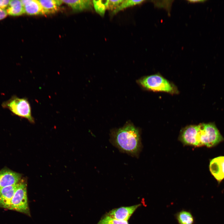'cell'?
Here are the masks:
<instances>
[{
	"label": "cell",
	"mask_w": 224,
	"mask_h": 224,
	"mask_svg": "<svg viewBox=\"0 0 224 224\" xmlns=\"http://www.w3.org/2000/svg\"><path fill=\"white\" fill-rule=\"evenodd\" d=\"M110 141L120 152L132 156H137L141 148L139 129L130 122L122 127L112 129Z\"/></svg>",
	"instance_id": "1"
},
{
	"label": "cell",
	"mask_w": 224,
	"mask_h": 224,
	"mask_svg": "<svg viewBox=\"0 0 224 224\" xmlns=\"http://www.w3.org/2000/svg\"><path fill=\"white\" fill-rule=\"evenodd\" d=\"M2 105L3 108L8 109L15 115L26 119L31 123H35L30 103L26 98L13 96L3 102Z\"/></svg>",
	"instance_id": "2"
},
{
	"label": "cell",
	"mask_w": 224,
	"mask_h": 224,
	"mask_svg": "<svg viewBox=\"0 0 224 224\" xmlns=\"http://www.w3.org/2000/svg\"><path fill=\"white\" fill-rule=\"evenodd\" d=\"M27 183L21 180L11 200L9 209L14 210L30 216L27 196Z\"/></svg>",
	"instance_id": "3"
},
{
	"label": "cell",
	"mask_w": 224,
	"mask_h": 224,
	"mask_svg": "<svg viewBox=\"0 0 224 224\" xmlns=\"http://www.w3.org/2000/svg\"><path fill=\"white\" fill-rule=\"evenodd\" d=\"M143 87L149 90L172 93L174 89L171 84L161 76L154 75L143 77L137 81Z\"/></svg>",
	"instance_id": "4"
},
{
	"label": "cell",
	"mask_w": 224,
	"mask_h": 224,
	"mask_svg": "<svg viewBox=\"0 0 224 224\" xmlns=\"http://www.w3.org/2000/svg\"><path fill=\"white\" fill-rule=\"evenodd\" d=\"M201 142L202 146L213 147L224 140L215 125L212 123L203 124Z\"/></svg>",
	"instance_id": "5"
},
{
	"label": "cell",
	"mask_w": 224,
	"mask_h": 224,
	"mask_svg": "<svg viewBox=\"0 0 224 224\" xmlns=\"http://www.w3.org/2000/svg\"><path fill=\"white\" fill-rule=\"evenodd\" d=\"M141 206L138 204L128 207H122L113 209L105 215L116 219L128 221L136 210Z\"/></svg>",
	"instance_id": "6"
},
{
	"label": "cell",
	"mask_w": 224,
	"mask_h": 224,
	"mask_svg": "<svg viewBox=\"0 0 224 224\" xmlns=\"http://www.w3.org/2000/svg\"><path fill=\"white\" fill-rule=\"evenodd\" d=\"M20 173L8 169L0 171V188L16 184L21 180Z\"/></svg>",
	"instance_id": "7"
},
{
	"label": "cell",
	"mask_w": 224,
	"mask_h": 224,
	"mask_svg": "<svg viewBox=\"0 0 224 224\" xmlns=\"http://www.w3.org/2000/svg\"><path fill=\"white\" fill-rule=\"evenodd\" d=\"M209 169L218 183L224 179V156H219L211 160Z\"/></svg>",
	"instance_id": "8"
},
{
	"label": "cell",
	"mask_w": 224,
	"mask_h": 224,
	"mask_svg": "<svg viewBox=\"0 0 224 224\" xmlns=\"http://www.w3.org/2000/svg\"><path fill=\"white\" fill-rule=\"evenodd\" d=\"M17 184L0 188V206L9 209L12 198L17 187Z\"/></svg>",
	"instance_id": "9"
},
{
	"label": "cell",
	"mask_w": 224,
	"mask_h": 224,
	"mask_svg": "<svg viewBox=\"0 0 224 224\" xmlns=\"http://www.w3.org/2000/svg\"><path fill=\"white\" fill-rule=\"evenodd\" d=\"M23 5L25 13L30 15H43L41 5L39 0H21Z\"/></svg>",
	"instance_id": "10"
},
{
	"label": "cell",
	"mask_w": 224,
	"mask_h": 224,
	"mask_svg": "<svg viewBox=\"0 0 224 224\" xmlns=\"http://www.w3.org/2000/svg\"><path fill=\"white\" fill-rule=\"evenodd\" d=\"M63 3L67 4L76 12H80L92 9L93 1L91 0H62Z\"/></svg>",
	"instance_id": "11"
},
{
	"label": "cell",
	"mask_w": 224,
	"mask_h": 224,
	"mask_svg": "<svg viewBox=\"0 0 224 224\" xmlns=\"http://www.w3.org/2000/svg\"><path fill=\"white\" fill-rule=\"evenodd\" d=\"M42 7L43 15L53 14L57 12L60 6L63 3L62 0H39Z\"/></svg>",
	"instance_id": "12"
},
{
	"label": "cell",
	"mask_w": 224,
	"mask_h": 224,
	"mask_svg": "<svg viewBox=\"0 0 224 224\" xmlns=\"http://www.w3.org/2000/svg\"><path fill=\"white\" fill-rule=\"evenodd\" d=\"M6 11L7 14L13 16H19L25 13L24 7L21 0H10Z\"/></svg>",
	"instance_id": "13"
},
{
	"label": "cell",
	"mask_w": 224,
	"mask_h": 224,
	"mask_svg": "<svg viewBox=\"0 0 224 224\" xmlns=\"http://www.w3.org/2000/svg\"><path fill=\"white\" fill-rule=\"evenodd\" d=\"M93 3L96 12L101 16H104L107 9L109 0H93Z\"/></svg>",
	"instance_id": "14"
},
{
	"label": "cell",
	"mask_w": 224,
	"mask_h": 224,
	"mask_svg": "<svg viewBox=\"0 0 224 224\" xmlns=\"http://www.w3.org/2000/svg\"><path fill=\"white\" fill-rule=\"evenodd\" d=\"M144 0H127L124 1L112 12V15H114L119 11L126 8L139 4L142 3Z\"/></svg>",
	"instance_id": "15"
},
{
	"label": "cell",
	"mask_w": 224,
	"mask_h": 224,
	"mask_svg": "<svg viewBox=\"0 0 224 224\" xmlns=\"http://www.w3.org/2000/svg\"><path fill=\"white\" fill-rule=\"evenodd\" d=\"M178 219L180 224H192L193 222V217L191 214L185 211L180 212Z\"/></svg>",
	"instance_id": "16"
},
{
	"label": "cell",
	"mask_w": 224,
	"mask_h": 224,
	"mask_svg": "<svg viewBox=\"0 0 224 224\" xmlns=\"http://www.w3.org/2000/svg\"><path fill=\"white\" fill-rule=\"evenodd\" d=\"M97 224H128V221L118 220L104 215Z\"/></svg>",
	"instance_id": "17"
},
{
	"label": "cell",
	"mask_w": 224,
	"mask_h": 224,
	"mask_svg": "<svg viewBox=\"0 0 224 224\" xmlns=\"http://www.w3.org/2000/svg\"><path fill=\"white\" fill-rule=\"evenodd\" d=\"M124 1V0H109L107 9L113 11L116 9Z\"/></svg>",
	"instance_id": "18"
},
{
	"label": "cell",
	"mask_w": 224,
	"mask_h": 224,
	"mask_svg": "<svg viewBox=\"0 0 224 224\" xmlns=\"http://www.w3.org/2000/svg\"><path fill=\"white\" fill-rule=\"evenodd\" d=\"M10 0H0V9H4L8 6Z\"/></svg>",
	"instance_id": "19"
},
{
	"label": "cell",
	"mask_w": 224,
	"mask_h": 224,
	"mask_svg": "<svg viewBox=\"0 0 224 224\" xmlns=\"http://www.w3.org/2000/svg\"><path fill=\"white\" fill-rule=\"evenodd\" d=\"M7 15L6 11L0 9V20L5 18Z\"/></svg>",
	"instance_id": "20"
},
{
	"label": "cell",
	"mask_w": 224,
	"mask_h": 224,
	"mask_svg": "<svg viewBox=\"0 0 224 224\" xmlns=\"http://www.w3.org/2000/svg\"><path fill=\"white\" fill-rule=\"evenodd\" d=\"M205 0H190L189 1V2H204Z\"/></svg>",
	"instance_id": "21"
}]
</instances>
